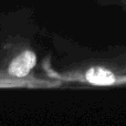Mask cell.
I'll return each instance as SVG.
<instances>
[{
	"label": "cell",
	"instance_id": "obj_1",
	"mask_svg": "<svg viewBox=\"0 0 126 126\" xmlns=\"http://www.w3.org/2000/svg\"><path fill=\"white\" fill-rule=\"evenodd\" d=\"M37 63V55L32 51H23L12 60L9 65L8 72L10 75L23 78L28 75Z\"/></svg>",
	"mask_w": 126,
	"mask_h": 126
},
{
	"label": "cell",
	"instance_id": "obj_2",
	"mask_svg": "<svg viewBox=\"0 0 126 126\" xmlns=\"http://www.w3.org/2000/svg\"><path fill=\"white\" fill-rule=\"evenodd\" d=\"M98 3L106 7H114V8H120L126 12V0H98Z\"/></svg>",
	"mask_w": 126,
	"mask_h": 126
}]
</instances>
